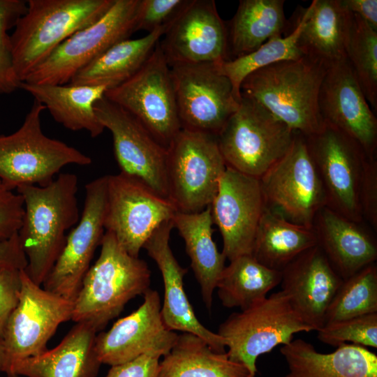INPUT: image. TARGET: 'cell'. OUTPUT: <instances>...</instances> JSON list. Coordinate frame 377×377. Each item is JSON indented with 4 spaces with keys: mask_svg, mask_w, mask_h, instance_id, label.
<instances>
[{
    "mask_svg": "<svg viewBox=\"0 0 377 377\" xmlns=\"http://www.w3.org/2000/svg\"><path fill=\"white\" fill-rule=\"evenodd\" d=\"M163 357L158 377H253L245 366L230 360L226 352L214 351L204 339L189 332L178 334Z\"/></svg>",
    "mask_w": 377,
    "mask_h": 377,
    "instance_id": "cell-32",
    "label": "cell"
},
{
    "mask_svg": "<svg viewBox=\"0 0 377 377\" xmlns=\"http://www.w3.org/2000/svg\"><path fill=\"white\" fill-rule=\"evenodd\" d=\"M281 280V271L268 268L251 254H246L224 267L216 289L223 306L244 310L265 298Z\"/></svg>",
    "mask_w": 377,
    "mask_h": 377,
    "instance_id": "cell-34",
    "label": "cell"
},
{
    "mask_svg": "<svg viewBox=\"0 0 377 377\" xmlns=\"http://www.w3.org/2000/svg\"><path fill=\"white\" fill-rule=\"evenodd\" d=\"M175 20L145 36L114 44L77 72L70 83L105 85L109 89L124 82L145 64Z\"/></svg>",
    "mask_w": 377,
    "mask_h": 377,
    "instance_id": "cell-28",
    "label": "cell"
},
{
    "mask_svg": "<svg viewBox=\"0 0 377 377\" xmlns=\"http://www.w3.org/2000/svg\"><path fill=\"white\" fill-rule=\"evenodd\" d=\"M159 42L141 68L108 89L105 97L129 113L167 149L182 128L170 67Z\"/></svg>",
    "mask_w": 377,
    "mask_h": 377,
    "instance_id": "cell-10",
    "label": "cell"
},
{
    "mask_svg": "<svg viewBox=\"0 0 377 377\" xmlns=\"http://www.w3.org/2000/svg\"><path fill=\"white\" fill-rule=\"evenodd\" d=\"M284 0H241L226 22L230 60L248 54L288 29Z\"/></svg>",
    "mask_w": 377,
    "mask_h": 377,
    "instance_id": "cell-31",
    "label": "cell"
},
{
    "mask_svg": "<svg viewBox=\"0 0 377 377\" xmlns=\"http://www.w3.org/2000/svg\"><path fill=\"white\" fill-rule=\"evenodd\" d=\"M209 207L213 223L222 237V253L226 259L252 255L266 207L259 179L226 167Z\"/></svg>",
    "mask_w": 377,
    "mask_h": 377,
    "instance_id": "cell-18",
    "label": "cell"
},
{
    "mask_svg": "<svg viewBox=\"0 0 377 377\" xmlns=\"http://www.w3.org/2000/svg\"><path fill=\"white\" fill-rule=\"evenodd\" d=\"M327 68L307 56L276 62L245 77L241 96L258 102L293 131L313 135L325 126L318 96Z\"/></svg>",
    "mask_w": 377,
    "mask_h": 377,
    "instance_id": "cell-2",
    "label": "cell"
},
{
    "mask_svg": "<svg viewBox=\"0 0 377 377\" xmlns=\"http://www.w3.org/2000/svg\"><path fill=\"white\" fill-rule=\"evenodd\" d=\"M159 44L170 67L230 60L226 22L214 0H188Z\"/></svg>",
    "mask_w": 377,
    "mask_h": 377,
    "instance_id": "cell-19",
    "label": "cell"
},
{
    "mask_svg": "<svg viewBox=\"0 0 377 377\" xmlns=\"http://www.w3.org/2000/svg\"><path fill=\"white\" fill-rule=\"evenodd\" d=\"M256 377V376H255Z\"/></svg>",
    "mask_w": 377,
    "mask_h": 377,
    "instance_id": "cell-49",
    "label": "cell"
},
{
    "mask_svg": "<svg viewBox=\"0 0 377 377\" xmlns=\"http://www.w3.org/2000/svg\"><path fill=\"white\" fill-rule=\"evenodd\" d=\"M77 177L61 173L49 184L16 188L24 202V216L17 235L27 257L24 271L42 286L61 251L66 232L78 222Z\"/></svg>",
    "mask_w": 377,
    "mask_h": 377,
    "instance_id": "cell-1",
    "label": "cell"
},
{
    "mask_svg": "<svg viewBox=\"0 0 377 377\" xmlns=\"http://www.w3.org/2000/svg\"><path fill=\"white\" fill-rule=\"evenodd\" d=\"M321 342L337 347L350 342L360 346L377 348V313L325 324L317 330Z\"/></svg>",
    "mask_w": 377,
    "mask_h": 377,
    "instance_id": "cell-38",
    "label": "cell"
},
{
    "mask_svg": "<svg viewBox=\"0 0 377 377\" xmlns=\"http://www.w3.org/2000/svg\"><path fill=\"white\" fill-rule=\"evenodd\" d=\"M172 221L174 228L184 241L204 304L207 309H211L213 293L226 267V258L219 251L212 239L213 220L210 207L195 213L177 211Z\"/></svg>",
    "mask_w": 377,
    "mask_h": 377,
    "instance_id": "cell-29",
    "label": "cell"
},
{
    "mask_svg": "<svg viewBox=\"0 0 377 377\" xmlns=\"http://www.w3.org/2000/svg\"><path fill=\"white\" fill-rule=\"evenodd\" d=\"M170 71L181 128L217 136L239 105L229 79L213 64Z\"/></svg>",
    "mask_w": 377,
    "mask_h": 377,
    "instance_id": "cell-14",
    "label": "cell"
},
{
    "mask_svg": "<svg viewBox=\"0 0 377 377\" xmlns=\"http://www.w3.org/2000/svg\"><path fill=\"white\" fill-rule=\"evenodd\" d=\"M316 245L313 228L291 222L266 207L257 230L252 256L267 267L281 272L298 256Z\"/></svg>",
    "mask_w": 377,
    "mask_h": 377,
    "instance_id": "cell-33",
    "label": "cell"
},
{
    "mask_svg": "<svg viewBox=\"0 0 377 377\" xmlns=\"http://www.w3.org/2000/svg\"><path fill=\"white\" fill-rule=\"evenodd\" d=\"M288 371L283 377H377V355L363 346L344 343L330 353L302 339L283 345Z\"/></svg>",
    "mask_w": 377,
    "mask_h": 377,
    "instance_id": "cell-26",
    "label": "cell"
},
{
    "mask_svg": "<svg viewBox=\"0 0 377 377\" xmlns=\"http://www.w3.org/2000/svg\"><path fill=\"white\" fill-rule=\"evenodd\" d=\"M298 38L304 56L327 66L346 59L350 13L341 0H313Z\"/></svg>",
    "mask_w": 377,
    "mask_h": 377,
    "instance_id": "cell-30",
    "label": "cell"
},
{
    "mask_svg": "<svg viewBox=\"0 0 377 377\" xmlns=\"http://www.w3.org/2000/svg\"><path fill=\"white\" fill-rule=\"evenodd\" d=\"M6 377H24L15 374H8Z\"/></svg>",
    "mask_w": 377,
    "mask_h": 377,
    "instance_id": "cell-48",
    "label": "cell"
},
{
    "mask_svg": "<svg viewBox=\"0 0 377 377\" xmlns=\"http://www.w3.org/2000/svg\"><path fill=\"white\" fill-rule=\"evenodd\" d=\"M140 3L141 0H114L101 18L64 40L24 82L38 84L69 83L81 68L137 31Z\"/></svg>",
    "mask_w": 377,
    "mask_h": 377,
    "instance_id": "cell-9",
    "label": "cell"
},
{
    "mask_svg": "<svg viewBox=\"0 0 377 377\" xmlns=\"http://www.w3.org/2000/svg\"><path fill=\"white\" fill-rule=\"evenodd\" d=\"M341 2L347 11L358 15L377 31L376 0H341Z\"/></svg>",
    "mask_w": 377,
    "mask_h": 377,
    "instance_id": "cell-46",
    "label": "cell"
},
{
    "mask_svg": "<svg viewBox=\"0 0 377 377\" xmlns=\"http://www.w3.org/2000/svg\"><path fill=\"white\" fill-rule=\"evenodd\" d=\"M318 108L325 124L355 140L368 156H376L377 118L347 58L328 66Z\"/></svg>",
    "mask_w": 377,
    "mask_h": 377,
    "instance_id": "cell-20",
    "label": "cell"
},
{
    "mask_svg": "<svg viewBox=\"0 0 377 377\" xmlns=\"http://www.w3.org/2000/svg\"><path fill=\"white\" fill-rule=\"evenodd\" d=\"M24 212L21 195L0 180V242L18 232Z\"/></svg>",
    "mask_w": 377,
    "mask_h": 377,
    "instance_id": "cell-42",
    "label": "cell"
},
{
    "mask_svg": "<svg viewBox=\"0 0 377 377\" xmlns=\"http://www.w3.org/2000/svg\"><path fill=\"white\" fill-rule=\"evenodd\" d=\"M373 313H377L376 263L343 281L328 306L325 325Z\"/></svg>",
    "mask_w": 377,
    "mask_h": 377,
    "instance_id": "cell-37",
    "label": "cell"
},
{
    "mask_svg": "<svg viewBox=\"0 0 377 377\" xmlns=\"http://www.w3.org/2000/svg\"><path fill=\"white\" fill-rule=\"evenodd\" d=\"M108 176L85 186L84 208L67 235L64 246L43 283V288L74 302L104 235Z\"/></svg>",
    "mask_w": 377,
    "mask_h": 377,
    "instance_id": "cell-16",
    "label": "cell"
},
{
    "mask_svg": "<svg viewBox=\"0 0 377 377\" xmlns=\"http://www.w3.org/2000/svg\"><path fill=\"white\" fill-rule=\"evenodd\" d=\"M226 168L217 136L181 129L167 148L168 200L178 212L204 210L212 202Z\"/></svg>",
    "mask_w": 377,
    "mask_h": 377,
    "instance_id": "cell-8",
    "label": "cell"
},
{
    "mask_svg": "<svg viewBox=\"0 0 377 377\" xmlns=\"http://www.w3.org/2000/svg\"><path fill=\"white\" fill-rule=\"evenodd\" d=\"M310 331L288 297L280 290L230 315L220 325L217 334L228 348L229 359L245 366L254 377L260 355L289 343L296 333Z\"/></svg>",
    "mask_w": 377,
    "mask_h": 377,
    "instance_id": "cell-7",
    "label": "cell"
},
{
    "mask_svg": "<svg viewBox=\"0 0 377 377\" xmlns=\"http://www.w3.org/2000/svg\"><path fill=\"white\" fill-rule=\"evenodd\" d=\"M174 228L172 219L161 223L151 235L143 248L156 263L163 281L164 297L161 313L170 330L189 332L204 339L217 353H226V344L217 333L205 327L198 319L184 288L187 272L176 260L169 241Z\"/></svg>",
    "mask_w": 377,
    "mask_h": 377,
    "instance_id": "cell-23",
    "label": "cell"
},
{
    "mask_svg": "<svg viewBox=\"0 0 377 377\" xmlns=\"http://www.w3.org/2000/svg\"><path fill=\"white\" fill-rule=\"evenodd\" d=\"M343 279L316 245L304 251L281 271V290L312 331L325 325L327 310Z\"/></svg>",
    "mask_w": 377,
    "mask_h": 377,
    "instance_id": "cell-22",
    "label": "cell"
},
{
    "mask_svg": "<svg viewBox=\"0 0 377 377\" xmlns=\"http://www.w3.org/2000/svg\"><path fill=\"white\" fill-rule=\"evenodd\" d=\"M309 10V6L297 10V16L293 15L295 17L288 24L290 31L284 37H273L255 51L217 65L219 72L230 81L233 94L239 102L242 98L241 84L249 74L276 62L304 56L298 45V38Z\"/></svg>",
    "mask_w": 377,
    "mask_h": 377,
    "instance_id": "cell-35",
    "label": "cell"
},
{
    "mask_svg": "<svg viewBox=\"0 0 377 377\" xmlns=\"http://www.w3.org/2000/svg\"><path fill=\"white\" fill-rule=\"evenodd\" d=\"M75 323L56 347L18 362L8 374L24 377H96L101 364L94 349L98 332L88 324Z\"/></svg>",
    "mask_w": 377,
    "mask_h": 377,
    "instance_id": "cell-25",
    "label": "cell"
},
{
    "mask_svg": "<svg viewBox=\"0 0 377 377\" xmlns=\"http://www.w3.org/2000/svg\"><path fill=\"white\" fill-rule=\"evenodd\" d=\"M188 0H141L136 31L149 33L172 22Z\"/></svg>",
    "mask_w": 377,
    "mask_h": 377,
    "instance_id": "cell-40",
    "label": "cell"
},
{
    "mask_svg": "<svg viewBox=\"0 0 377 377\" xmlns=\"http://www.w3.org/2000/svg\"><path fill=\"white\" fill-rule=\"evenodd\" d=\"M100 123L112 133L120 172L140 181L168 199L167 149L129 113L105 96L94 105Z\"/></svg>",
    "mask_w": 377,
    "mask_h": 377,
    "instance_id": "cell-17",
    "label": "cell"
},
{
    "mask_svg": "<svg viewBox=\"0 0 377 377\" xmlns=\"http://www.w3.org/2000/svg\"><path fill=\"white\" fill-rule=\"evenodd\" d=\"M73 310V302L46 290L22 270L19 302L2 337L4 373L18 362L46 351L58 327L72 319Z\"/></svg>",
    "mask_w": 377,
    "mask_h": 377,
    "instance_id": "cell-12",
    "label": "cell"
},
{
    "mask_svg": "<svg viewBox=\"0 0 377 377\" xmlns=\"http://www.w3.org/2000/svg\"><path fill=\"white\" fill-rule=\"evenodd\" d=\"M20 89L43 104L54 119L73 131H86L92 138L105 128L97 118L94 105L105 96V85L38 84L22 82Z\"/></svg>",
    "mask_w": 377,
    "mask_h": 377,
    "instance_id": "cell-27",
    "label": "cell"
},
{
    "mask_svg": "<svg viewBox=\"0 0 377 377\" xmlns=\"http://www.w3.org/2000/svg\"><path fill=\"white\" fill-rule=\"evenodd\" d=\"M359 202L363 221L377 232V160L367 157L362 170Z\"/></svg>",
    "mask_w": 377,
    "mask_h": 377,
    "instance_id": "cell-41",
    "label": "cell"
},
{
    "mask_svg": "<svg viewBox=\"0 0 377 377\" xmlns=\"http://www.w3.org/2000/svg\"><path fill=\"white\" fill-rule=\"evenodd\" d=\"M143 295L138 309L96 334L94 349L101 364H122L151 351L163 356L174 345L178 334L163 323L158 293L149 288Z\"/></svg>",
    "mask_w": 377,
    "mask_h": 377,
    "instance_id": "cell-21",
    "label": "cell"
},
{
    "mask_svg": "<svg viewBox=\"0 0 377 377\" xmlns=\"http://www.w3.org/2000/svg\"><path fill=\"white\" fill-rule=\"evenodd\" d=\"M114 0H28L10 35L14 70L22 82L64 40L101 18Z\"/></svg>",
    "mask_w": 377,
    "mask_h": 377,
    "instance_id": "cell-4",
    "label": "cell"
},
{
    "mask_svg": "<svg viewBox=\"0 0 377 377\" xmlns=\"http://www.w3.org/2000/svg\"><path fill=\"white\" fill-rule=\"evenodd\" d=\"M44 110L34 100L20 127L0 135V180L13 190L23 185L46 186L64 167L92 162L87 154L43 133L40 117Z\"/></svg>",
    "mask_w": 377,
    "mask_h": 377,
    "instance_id": "cell-5",
    "label": "cell"
},
{
    "mask_svg": "<svg viewBox=\"0 0 377 377\" xmlns=\"http://www.w3.org/2000/svg\"><path fill=\"white\" fill-rule=\"evenodd\" d=\"M21 271L0 269V339L8 320L18 304L21 291Z\"/></svg>",
    "mask_w": 377,
    "mask_h": 377,
    "instance_id": "cell-43",
    "label": "cell"
},
{
    "mask_svg": "<svg viewBox=\"0 0 377 377\" xmlns=\"http://www.w3.org/2000/svg\"><path fill=\"white\" fill-rule=\"evenodd\" d=\"M346 57L371 108L377 111V31L350 13Z\"/></svg>",
    "mask_w": 377,
    "mask_h": 377,
    "instance_id": "cell-36",
    "label": "cell"
},
{
    "mask_svg": "<svg viewBox=\"0 0 377 377\" xmlns=\"http://www.w3.org/2000/svg\"><path fill=\"white\" fill-rule=\"evenodd\" d=\"M27 8V1L0 0V96L20 89L13 66L10 35L17 20Z\"/></svg>",
    "mask_w": 377,
    "mask_h": 377,
    "instance_id": "cell-39",
    "label": "cell"
},
{
    "mask_svg": "<svg viewBox=\"0 0 377 377\" xmlns=\"http://www.w3.org/2000/svg\"><path fill=\"white\" fill-rule=\"evenodd\" d=\"M295 133L258 102L242 96L217 140L226 167L260 179L287 153Z\"/></svg>",
    "mask_w": 377,
    "mask_h": 377,
    "instance_id": "cell-6",
    "label": "cell"
},
{
    "mask_svg": "<svg viewBox=\"0 0 377 377\" xmlns=\"http://www.w3.org/2000/svg\"><path fill=\"white\" fill-rule=\"evenodd\" d=\"M266 207L295 223L312 228L327 205L324 186L305 136L295 133L287 153L260 179Z\"/></svg>",
    "mask_w": 377,
    "mask_h": 377,
    "instance_id": "cell-11",
    "label": "cell"
},
{
    "mask_svg": "<svg viewBox=\"0 0 377 377\" xmlns=\"http://www.w3.org/2000/svg\"><path fill=\"white\" fill-rule=\"evenodd\" d=\"M27 257L21 247L17 233L0 242V269H25Z\"/></svg>",
    "mask_w": 377,
    "mask_h": 377,
    "instance_id": "cell-45",
    "label": "cell"
},
{
    "mask_svg": "<svg viewBox=\"0 0 377 377\" xmlns=\"http://www.w3.org/2000/svg\"><path fill=\"white\" fill-rule=\"evenodd\" d=\"M101 253L86 274L73 302L72 320L89 325L97 332L117 317L133 298L150 286L147 263L128 253L113 234L105 231Z\"/></svg>",
    "mask_w": 377,
    "mask_h": 377,
    "instance_id": "cell-3",
    "label": "cell"
},
{
    "mask_svg": "<svg viewBox=\"0 0 377 377\" xmlns=\"http://www.w3.org/2000/svg\"><path fill=\"white\" fill-rule=\"evenodd\" d=\"M305 139L324 186L326 207L349 219L364 222L359 190L369 156L355 140L327 124Z\"/></svg>",
    "mask_w": 377,
    "mask_h": 377,
    "instance_id": "cell-15",
    "label": "cell"
},
{
    "mask_svg": "<svg viewBox=\"0 0 377 377\" xmlns=\"http://www.w3.org/2000/svg\"><path fill=\"white\" fill-rule=\"evenodd\" d=\"M162 354L151 351L122 364L111 366L105 377H158Z\"/></svg>",
    "mask_w": 377,
    "mask_h": 377,
    "instance_id": "cell-44",
    "label": "cell"
},
{
    "mask_svg": "<svg viewBox=\"0 0 377 377\" xmlns=\"http://www.w3.org/2000/svg\"><path fill=\"white\" fill-rule=\"evenodd\" d=\"M5 353L2 343V340L0 339V372H4L5 369Z\"/></svg>",
    "mask_w": 377,
    "mask_h": 377,
    "instance_id": "cell-47",
    "label": "cell"
},
{
    "mask_svg": "<svg viewBox=\"0 0 377 377\" xmlns=\"http://www.w3.org/2000/svg\"><path fill=\"white\" fill-rule=\"evenodd\" d=\"M312 228L317 245L343 280L376 263L375 232L364 222L349 219L325 206L316 215Z\"/></svg>",
    "mask_w": 377,
    "mask_h": 377,
    "instance_id": "cell-24",
    "label": "cell"
},
{
    "mask_svg": "<svg viewBox=\"0 0 377 377\" xmlns=\"http://www.w3.org/2000/svg\"><path fill=\"white\" fill-rule=\"evenodd\" d=\"M107 176L104 228L128 253L139 257L153 232L172 219L177 209L168 199L135 178L121 172Z\"/></svg>",
    "mask_w": 377,
    "mask_h": 377,
    "instance_id": "cell-13",
    "label": "cell"
}]
</instances>
